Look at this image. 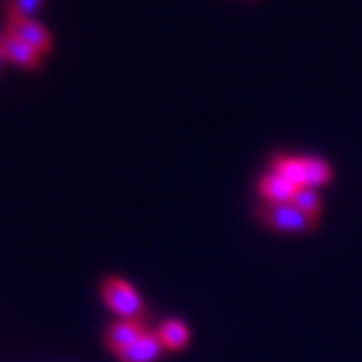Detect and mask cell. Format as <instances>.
Segmentation results:
<instances>
[{
    "label": "cell",
    "instance_id": "6da1fadb",
    "mask_svg": "<svg viewBox=\"0 0 362 362\" xmlns=\"http://www.w3.org/2000/svg\"><path fill=\"white\" fill-rule=\"evenodd\" d=\"M271 172L299 188H317L332 181V165L315 156H273Z\"/></svg>",
    "mask_w": 362,
    "mask_h": 362
},
{
    "label": "cell",
    "instance_id": "7a4b0ae2",
    "mask_svg": "<svg viewBox=\"0 0 362 362\" xmlns=\"http://www.w3.org/2000/svg\"><path fill=\"white\" fill-rule=\"evenodd\" d=\"M101 296H104V303L113 310L115 315H120L122 320H139V317L146 313V306H144V299L139 292L125 282L122 278H106L104 285H101Z\"/></svg>",
    "mask_w": 362,
    "mask_h": 362
},
{
    "label": "cell",
    "instance_id": "3957f363",
    "mask_svg": "<svg viewBox=\"0 0 362 362\" xmlns=\"http://www.w3.org/2000/svg\"><path fill=\"white\" fill-rule=\"evenodd\" d=\"M259 219L264 226L278 233H306V230L315 228L317 219H310L308 214H303L299 207H294L292 202L285 205H266L259 209Z\"/></svg>",
    "mask_w": 362,
    "mask_h": 362
},
{
    "label": "cell",
    "instance_id": "277c9868",
    "mask_svg": "<svg viewBox=\"0 0 362 362\" xmlns=\"http://www.w3.org/2000/svg\"><path fill=\"white\" fill-rule=\"evenodd\" d=\"M0 49H3V54H5V62H10L19 69L35 71V69H40V64H42V54L35 52L31 45H26L24 40L10 33L7 28L0 33Z\"/></svg>",
    "mask_w": 362,
    "mask_h": 362
},
{
    "label": "cell",
    "instance_id": "5b68a950",
    "mask_svg": "<svg viewBox=\"0 0 362 362\" xmlns=\"http://www.w3.org/2000/svg\"><path fill=\"white\" fill-rule=\"evenodd\" d=\"M7 31L14 33L17 38H21L26 45H31L35 52H40L45 57L47 52H52V35L40 21L35 19H24V21H7Z\"/></svg>",
    "mask_w": 362,
    "mask_h": 362
},
{
    "label": "cell",
    "instance_id": "8992f818",
    "mask_svg": "<svg viewBox=\"0 0 362 362\" xmlns=\"http://www.w3.org/2000/svg\"><path fill=\"white\" fill-rule=\"evenodd\" d=\"M259 195L269 202V205H285V202H294L296 193L301 191L299 186H294L292 181H287L285 177L275 175V172H269L259 179Z\"/></svg>",
    "mask_w": 362,
    "mask_h": 362
},
{
    "label": "cell",
    "instance_id": "52a82bcc",
    "mask_svg": "<svg viewBox=\"0 0 362 362\" xmlns=\"http://www.w3.org/2000/svg\"><path fill=\"white\" fill-rule=\"evenodd\" d=\"M144 334H146V327H144L141 320H120L111 325V329L106 332V344L118 356V353L139 341Z\"/></svg>",
    "mask_w": 362,
    "mask_h": 362
},
{
    "label": "cell",
    "instance_id": "ba28073f",
    "mask_svg": "<svg viewBox=\"0 0 362 362\" xmlns=\"http://www.w3.org/2000/svg\"><path fill=\"white\" fill-rule=\"evenodd\" d=\"M163 349H165V344H163L160 334L146 332L139 341L132 344L122 353H118V358H120V362H153L163 356Z\"/></svg>",
    "mask_w": 362,
    "mask_h": 362
},
{
    "label": "cell",
    "instance_id": "9c48e42d",
    "mask_svg": "<svg viewBox=\"0 0 362 362\" xmlns=\"http://www.w3.org/2000/svg\"><path fill=\"white\" fill-rule=\"evenodd\" d=\"M158 334H160L165 349H170V351L186 349L188 341H191V332H188L186 322H181V320H165Z\"/></svg>",
    "mask_w": 362,
    "mask_h": 362
},
{
    "label": "cell",
    "instance_id": "30bf717a",
    "mask_svg": "<svg viewBox=\"0 0 362 362\" xmlns=\"http://www.w3.org/2000/svg\"><path fill=\"white\" fill-rule=\"evenodd\" d=\"M45 3L47 0H7V21L33 19V14Z\"/></svg>",
    "mask_w": 362,
    "mask_h": 362
},
{
    "label": "cell",
    "instance_id": "8fae6325",
    "mask_svg": "<svg viewBox=\"0 0 362 362\" xmlns=\"http://www.w3.org/2000/svg\"><path fill=\"white\" fill-rule=\"evenodd\" d=\"M292 205L299 207L303 214L310 216V219H317V216H320L322 202H320V195H317L315 188H301V191L296 193V198H294Z\"/></svg>",
    "mask_w": 362,
    "mask_h": 362
},
{
    "label": "cell",
    "instance_id": "7c38bea8",
    "mask_svg": "<svg viewBox=\"0 0 362 362\" xmlns=\"http://www.w3.org/2000/svg\"><path fill=\"white\" fill-rule=\"evenodd\" d=\"M5 66V54H3V49H0V71H3Z\"/></svg>",
    "mask_w": 362,
    "mask_h": 362
}]
</instances>
